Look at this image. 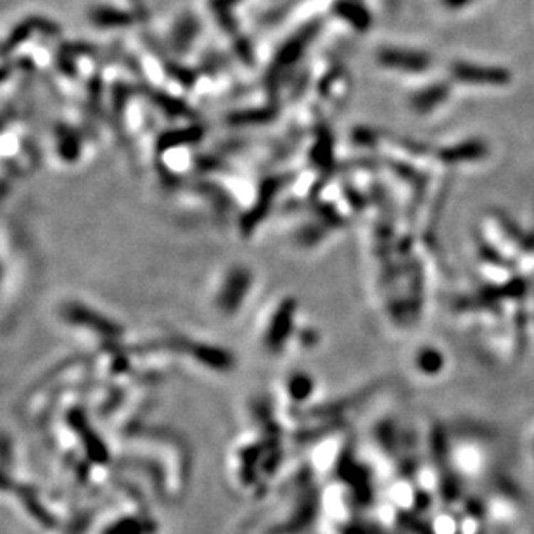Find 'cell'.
<instances>
[{
  "label": "cell",
  "instance_id": "6da1fadb",
  "mask_svg": "<svg viewBox=\"0 0 534 534\" xmlns=\"http://www.w3.org/2000/svg\"><path fill=\"white\" fill-rule=\"evenodd\" d=\"M287 391H289V396H294V397H299V400H303V397H306L311 393V383L308 380V377L296 375V377H292V379H289Z\"/></svg>",
  "mask_w": 534,
  "mask_h": 534
}]
</instances>
